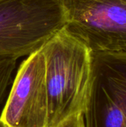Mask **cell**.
Segmentation results:
<instances>
[{
	"mask_svg": "<svg viewBox=\"0 0 126 127\" xmlns=\"http://www.w3.org/2000/svg\"><path fill=\"white\" fill-rule=\"evenodd\" d=\"M46 68L49 127L82 114L91 76V51L65 27L42 47Z\"/></svg>",
	"mask_w": 126,
	"mask_h": 127,
	"instance_id": "cell-1",
	"label": "cell"
},
{
	"mask_svg": "<svg viewBox=\"0 0 126 127\" xmlns=\"http://www.w3.org/2000/svg\"><path fill=\"white\" fill-rule=\"evenodd\" d=\"M67 21L62 0H0V58L29 56Z\"/></svg>",
	"mask_w": 126,
	"mask_h": 127,
	"instance_id": "cell-2",
	"label": "cell"
},
{
	"mask_svg": "<svg viewBox=\"0 0 126 127\" xmlns=\"http://www.w3.org/2000/svg\"><path fill=\"white\" fill-rule=\"evenodd\" d=\"M65 26L91 52L126 54V0H62Z\"/></svg>",
	"mask_w": 126,
	"mask_h": 127,
	"instance_id": "cell-3",
	"label": "cell"
},
{
	"mask_svg": "<svg viewBox=\"0 0 126 127\" xmlns=\"http://www.w3.org/2000/svg\"><path fill=\"white\" fill-rule=\"evenodd\" d=\"M84 127H126V54L91 52Z\"/></svg>",
	"mask_w": 126,
	"mask_h": 127,
	"instance_id": "cell-4",
	"label": "cell"
},
{
	"mask_svg": "<svg viewBox=\"0 0 126 127\" xmlns=\"http://www.w3.org/2000/svg\"><path fill=\"white\" fill-rule=\"evenodd\" d=\"M1 127H49L45 60L42 48L22 61L0 116Z\"/></svg>",
	"mask_w": 126,
	"mask_h": 127,
	"instance_id": "cell-5",
	"label": "cell"
},
{
	"mask_svg": "<svg viewBox=\"0 0 126 127\" xmlns=\"http://www.w3.org/2000/svg\"><path fill=\"white\" fill-rule=\"evenodd\" d=\"M16 60L10 58H0V104L10 83Z\"/></svg>",
	"mask_w": 126,
	"mask_h": 127,
	"instance_id": "cell-6",
	"label": "cell"
},
{
	"mask_svg": "<svg viewBox=\"0 0 126 127\" xmlns=\"http://www.w3.org/2000/svg\"><path fill=\"white\" fill-rule=\"evenodd\" d=\"M56 127H84L82 115L79 114L74 115Z\"/></svg>",
	"mask_w": 126,
	"mask_h": 127,
	"instance_id": "cell-7",
	"label": "cell"
}]
</instances>
